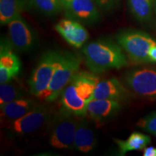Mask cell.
<instances>
[{"label":"cell","instance_id":"cell-1","mask_svg":"<svg viewBox=\"0 0 156 156\" xmlns=\"http://www.w3.org/2000/svg\"><path fill=\"white\" fill-rule=\"evenodd\" d=\"M99 80L93 73H77L62 93V106L76 116H85L87 105L93 99Z\"/></svg>","mask_w":156,"mask_h":156},{"label":"cell","instance_id":"cell-2","mask_svg":"<svg viewBox=\"0 0 156 156\" xmlns=\"http://www.w3.org/2000/svg\"><path fill=\"white\" fill-rule=\"evenodd\" d=\"M85 63L93 73H101L112 69H121L127 61L119 44L107 40L91 42L83 49Z\"/></svg>","mask_w":156,"mask_h":156},{"label":"cell","instance_id":"cell-3","mask_svg":"<svg viewBox=\"0 0 156 156\" xmlns=\"http://www.w3.org/2000/svg\"><path fill=\"white\" fill-rule=\"evenodd\" d=\"M82 59L79 54L69 51L58 52L57 64L51 83L38 98L48 103L56 101L72 78L78 73Z\"/></svg>","mask_w":156,"mask_h":156},{"label":"cell","instance_id":"cell-4","mask_svg":"<svg viewBox=\"0 0 156 156\" xmlns=\"http://www.w3.org/2000/svg\"><path fill=\"white\" fill-rule=\"evenodd\" d=\"M78 116L67 108H61L52 116L49 123V144L56 149H71L77 129Z\"/></svg>","mask_w":156,"mask_h":156},{"label":"cell","instance_id":"cell-5","mask_svg":"<svg viewBox=\"0 0 156 156\" xmlns=\"http://www.w3.org/2000/svg\"><path fill=\"white\" fill-rule=\"evenodd\" d=\"M117 42L134 64H145L151 62L149 51L156 42L145 33L124 31L116 37Z\"/></svg>","mask_w":156,"mask_h":156},{"label":"cell","instance_id":"cell-6","mask_svg":"<svg viewBox=\"0 0 156 156\" xmlns=\"http://www.w3.org/2000/svg\"><path fill=\"white\" fill-rule=\"evenodd\" d=\"M58 52L48 51L43 54L28 80L31 94L39 98L48 88L58 61Z\"/></svg>","mask_w":156,"mask_h":156},{"label":"cell","instance_id":"cell-7","mask_svg":"<svg viewBox=\"0 0 156 156\" xmlns=\"http://www.w3.org/2000/svg\"><path fill=\"white\" fill-rule=\"evenodd\" d=\"M53 114L49 108L38 105L23 117L15 120L11 124V129L18 134H30L49 123Z\"/></svg>","mask_w":156,"mask_h":156},{"label":"cell","instance_id":"cell-8","mask_svg":"<svg viewBox=\"0 0 156 156\" xmlns=\"http://www.w3.org/2000/svg\"><path fill=\"white\" fill-rule=\"evenodd\" d=\"M127 86L136 94L145 97H156V71L141 69L130 72L126 75Z\"/></svg>","mask_w":156,"mask_h":156},{"label":"cell","instance_id":"cell-9","mask_svg":"<svg viewBox=\"0 0 156 156\" xmlns=\"http://www.w3.org/2000/svg\"><path fill=\"white\" fill-rule=\"evenodd\" d=\"M8 40L2 39L0 46V84L8 83L18 75L21 62Z\"/></svg>","mask_w":156,"mask_h":156},{"label":"cell","instance_id":"cell-10","mask_svg":"<svg viewBox=\"0 0 156 156\" xmlns=\"http://www.w3.org/2000/svg\"><path fill=\"white\" fill-rule=\"evenodd\" d=\"M8 32L9 41L15 49L25 52L34 47L36 38L34 33L21 17L9 23Z\"/></svg>","mask_w":156,"mask_h":156},{"label":"cell","instance_id":"cell-11","mask_svg":"<svg viewBox=\"0 0 156 156\" xmlns=\"http://www.w3.org/2000/svg\"><path fill=\"white\" fill-rule=\"evenodd\" d=\"M55 30L68 44L77 48H81L89 38L86 29L72 20H62L55 25Z\"/></svg>","mask_w":156,"mask_h":156},{"label":"cell","instance_id":"cell-12","mask_svg":"<svg viewBox=\"0 0 156 156\" xmlns=\"http://www.w3.org/2000/svg\"><path fill=\"white\" fill-rule=\"evenodd\" d=\"M121 107L119 101L93 98L87 103L86 115L97 124H102L112 118Z\"/></svg>","mask_w":156,"mask_h":156},{"label":"cell","instance_id":"cell-13","mask_svg":"<svg viewBox=\"0 0 156 156\" xmlns=\"http://www.w3.org/2000/svg\"><path fill=\"white\" fill-rule=\"evenodd\" d=\"M129 95L124 85L116 78L112 77L98 82L93 98L122 101Z\"/></svg>","mask_w":156,"mask_h":156},{"label":"cell","instance_id":"cell-14","mask_svg":"<svg viewBox=\"0 0 156 156\" xmlns=\"http://www.w3.org/2000/svg\"><path fill=\"white\" fill-rule=\"evenodd\" d=\"M38 103L28 98L17 99L1 106V117L11 124L36 108Z\"/></svg>","mask_w":156,"mask_h":156},{"label":"cell","instance_id":"cell-15","mask_svg":"<svg viewBox=\"0 0 156 156\" xmlns=\"http://www.w3.org/2000/svg\"><path fill=\"white\" fill-rule=\"evenodd\" d=\"M96 143V138L88 122L83 118L78 119L76 129L74 148L81 153H87L93 150Z\"/></svg>","mask_w":156,"mask_h":156},{"label":"cell","instance_id":"cell-16","mask_svg":"<svg viewBox=\"0 0 156 156\" xmlns=\"http://www.w3.org/2000/svg\"><path fill=\"white\" fill-rule=\"evenodd\" d=\"M64 7L73 17L80 20L92 22L98 17V12L93 0H71Z\"/></svg>","mask_w":156,"mask_h":156},{"label":"cell","instance_id":"cell-17","mask_svg":"<svg viewBox=\"0 0 156 156\" xmlns=\"http://www.w3.org/2000/svg\"><path fill=\"white\" fill-rule=\"evenodd\" d=\"M24 9L23 0H0V23L9 24L13 20L20 17Z\"/></svg>","mask_w":156,"mask_h":156},{"label":"cell","instance_id":"cell-18","mask_svg":"<svg viewBox=\"0 0 156 156\" xmlns=\"http://www.w3.org/2000/svg\"><path fill=\"white\" fill-rule=\"evenodd\" d=\"M151 138L140 132H133L125 140H116L121 154L124 155L129 151H141L151 143Z\"/></svg>","mask_w":156,"mask_h":156},{"label":"cell","instance_id":"cell-19","mask_svg":"<svg viewBox=\"0 0 156 156\" xmlns=\"http://www.w3.org/2000/svg\"><path fill=\"white\" fill-rule=\"evenodd\" d=\"M23 90L19 85L12 83V80L8 83L0 85V105L3 106L12 101L22 98L24 96Z\"/></svg>","mask_w":156,"mask_h":156},{"label":"cell","instance_id":"cell-20","mask_svg":"<svg viewBox=\"0 0 156 156\" xmlns=\"http://www.w3.org/2000/svg\"><path fill=\"white\" fill-rule=\"evenodd\" d=\"M130 10L136 19L147 22L152 15L153 0H128Z\"/></svg>","mask_w":156,"mask_h":156},{"label":"cell","instance_id":"cell-21","mask_svg":"<svg viewBox=\"0 0 156 156\" xmlns=\"http://www.w3.org/2000/svg\"><path fill=\"white\" fill-rule=\"evenodd\" d=\"M34 5L46 15H53L60 10L61 0H32Z\"/></svg>","mask_w":156,"mask_h":156},{"label":"cell","instance_id":"cell-22","mask_svg":"<svg viewBox=\"0 0 156 156\" xmlns=\"http://www.w3.org/2000/svg\"><path fill=\"white\" fill-rule=\"evenodd\" d=\"M136 126L156 136V112L142 118L137 122Z\"/></svg>","mask_w":156,"mask_h":156},{"label":"cell","instance_id":"cell-23","mask_svg":"<svg viewBox=\"0 0 156 156\" xmlns=\"http://www.w3.org/2000/svg\"><path fill=\"white\" fill-rule=\"evenodd\" d=\"M144 156H156V147H146L143 153Z\"/></svg>","mask_w":156,"mask_h":156},{"label":"cell","instance_id":"cell-24","mask_svg":"<svg viewBox=\"0 0 156 156\" xmlns=\"http://www.w3.org/2000/svg\"><path fill=\"white\" fill-rule=\"evenodd\" d=\"M148 55L151 62H156V44L151 48Z\"/></svg>","mask_w":156,"mask_h":156},{"label":"cell","instance_id":"cell-25","mask_svg":"<svg viewBox=\"0 0 156 156\" xmlns=\"http://www.w3.org/2000/svg\"><path fill=\"white\" fill-rule=\"evenodd\" d=\"M95 1L96 2L98 5H102V6H106L108 5V4H110V2L112 1V0H95Z\"/></svg>","mask_w":156,"mask_h":156},{"label":"cell","instance_id":"cell-26","mask_svg":"<svg viewBox=\"0 0 156 156\" xmlns=\"http://www.w3.org/2000/svg\"><path fill=\"white\" fill-rule=\"evenodd\" d=\"M70 1H71V0H61V2H62V5H63V6H64V5H66V4L68 3V2H70Z\"/></svg>","mask_w":156,"mask_h":156}]
</instances>
